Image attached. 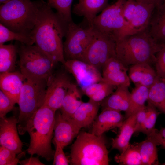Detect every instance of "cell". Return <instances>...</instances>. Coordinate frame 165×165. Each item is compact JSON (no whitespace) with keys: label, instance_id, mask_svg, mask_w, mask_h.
Wrapping results in <instances>:
<instances>
[{"label":"cell","instance_id":"obj_1","mask_svg":"<svg viewBox=\"0 0 165 165\" xmlns=\"http://www.w3.org/2000/svg\"><path fill=\"white\" fill-rule=\"evenodd\" d=\"M38 12L32 33L35 45L57 63L64 64V58L63 39L68 24L65 22L48 3L37 1Z\"/></svg>","mask_w":165,"mask_h":165},{"label":"cell","instance_id":"obj_2","mask_svg":"<svg viewBox=\"0 0 165 165\" xmlns=\"http://www.w3.org/2000/svg\"><path fill=\"white\" fill-rule=\"evenodd\" d=\"M165 44L156 42L150 35L148 28L116 40V57L127 67L142 63L152 65L155 64L156 54Z\"/></svg>","mask_w":165,"mask_h":165},{"label":"cell","instance_id":"obj_3","mask_svg":"<svg viewBox=\"0 0 165 165\" xmlns=\"http://www.w3.org/2000/svg\"><path fill=\"white\" fill-rule=\"evenodd\" d=\"M55 113L49 108L43 105L35 112L26 129L30 138L28 152L32 156L37 154L48 161L53 158L54 154L51 143Z\"/></svg>","mask_w":165,"mask_h":165},{"label":"cell","instance_id":"obj_4","mask_svg":"<svg viewBox=\"0 0 165 165\" xmlns=\"http://www.w3.org/2000/svg\"><path fill=\"white\" fill-rule=\"evenodd\" d=\"M38 12L37 1L10 0L0 6V23L15 32L33 34Z\"/></svg>","mask_w":165,"mask_h":165},{"label":"cell","instance_id":"obj_5","mask_svg":"<svg viewBox=\"0 0 165 165\" xmlns=\"http://www.w3.org/2000/svg\"><path fill=\"white\" fill-rule=\"evenodd\" d=\"M70 161L73 165H108V152L102 135L79 132L71 147Z\"/></svg>","mask_w":165,"mask_h":165},{"label":"cell","instance_id":"obj_6","mask_svg":"<svg viewBox=\"0 0 165 165\" xmlns=\"http://www.w3.org/2000/svg\"><path fill=\"white\" fill-rule=\"evenodd\" d=\"M47 80L36 78H26L19 97V114L17 129L20 135L24 134L27 124L35 112L43 105Z\"/></svg>","mask_w":165,"mask_h":165},{"label":"cell","instance_id":"obj_7","mask_svg":"<svg viewBox=\"0 0 165 165\" xmlns=\"http://www.w3.org/2000/svg\"><path fill=\"white\" fill-rule=\"evenodd\" d=\"M20 59L18 64L25 78H36L47 82L53 73L57 63L35 45H28L16 41Z\"/></svg>","mask_w":165,"mask_h":165},{"label":"cell","instance_id":"obj_8","mask_svg":"<svg viewBox=\"0 0 165 165\" xmlns=\"http://www.w3.org/2000/svg\"><path fill=\"white\" fill-rule=\"evenodd\" d=\"M155 7L153 4H146L135 0H126L123 10L125 24L116 40L148 29Z\"/></svg>","mask_w":165,"mask_h":165},{"label":"cell","instance_id":"obj_9","mask_svg":"<svg viewBox=\"0 0 165 165\" xmlns=\"http://www.w3.org/2000/svg\"><path fill=\"white\" fill-rule=\"evenodd\" d=\"M95 32L92 25L75 24L73 21L68 24L63 50L65 60H81L85 52L91 42Z\"/></svg>","mask_w":165,"mask_h":165},{"label":"cell","instance_id":"obj_10","mask_svg":"<svg viewBox=\"0 0 165 165\" xmlns=\"http://www.w3.org/2000/svg\"><path fill=\"white\" fill-rule=\"evenodd\" d=\"M94 29L95 32L92 40L81 61L99 71L102 69L109 60L116 57V41L111 36Z\"/></svg>","mask_w":165,"mask_h":165},{"label":"cell","instance_id":"obj_11","mask_svg":"<svg viewBox=\"0 0 165 165\" xmlns=\"http://www.w3.org/2000/svg\"><path fill=\"white\" fill-rule=\"evenodd\" d=\"M126 1L117 0L108 6L93 20L92 25L94 28L116 41L125 24L123 10Z\"/></svg>","mask_w":165,"mask_h":165},{"label":"cell","instance_id":"obj_12","mask_svg":"<svg viewBox=\"0 0 165 165\" xmlns=\"http://www.w3.org/2000/svg\"><path fill=\"white\" fill-rule=\"evenodd\" d=\"M72 82L66 72H61L53 73L47 82L43 105L55 112L60 109Z\"/></svg>","mask_w":165,"mask_h":165},{"label":"cell","instance_id":"obj_13","mask_svg":"<svg viewBox=\"0 0 165 165\" xmlns=\"http://www.w3.org/2000/svg\"><path fill=\"white\" fill-rule=\"evenodd\" d=\"M63 65L82 90L93 84L104 81L98 69L82 61L68 60Z\"/></svg>","mask_w":165,"mask_h":165},{"label":"cell","instance_id":"obj_14","mask_svg":"<svg viewBox=\"0 0 165 165\" xmlns=\"http://www.w3.org/2000/svg\"><path fill=\"white\" fill-rule=\"evenodd\" d=\"M17 123L18 118L15 116L0 118V145L16 155L22 152L23 146L18 133Z\"/></svg>","mask_w":165,"mask_h":165},{"label":"cell","instance_id":"obj_15","mask_svg":"<svg viewBox=\"0 0 165 165\" xmlns=\"http://www.w3.org/2000/svg\"><path fill=\"white\" fill-rule=\"evenodd\" d=\"M102 76L104 81L117 87L130 86V79L127 73V67L116 57L109 60L102 68Z\"/></svg>","mask_w":165,"mask_h":165},{"label":"cell","instance_id":"obj_16","mask_svg":"<svg viewBox=\"0 0 165 165\" xmlns=\"http://www.w3.org/2000/svg\"><path fill=\"white\" fill-rule=\"evenodd\" d=\"M80 129L70 119H66L61 112L55 113L53 140L58 142L64 148L77 137Z\"/></svg>","mask_w":165,"mask_h":165},{"label":"cell","instance_id":"obj_17","mask_svg":"<svg viewBox=\"0 0 165 165\" xmlns=\"http://www.w3.org/2000/svg\"><path fill=\"white\" fill-rule=\"evenodd\" d=\"M125 119L120 112L108 109H102L93 123L91 133L97 136H102L109 130L120 128Z\"/></svg>","mask_w":165,"mask_h":165},{"label":"cell","instance_id":"obj_18","mask_svg":"<svg viewBox=\"0 0 165 165\" xmlns=\"http://www.w3.org/2000/svg\"><path fill=\"white\" fill-rule=\"evenodd\" d=\"M25 79L21 72L15 71L0 73V90L15 104H18Z\"/></svg>","mask_w":165,"mask_h":165},{"label":"cell","instance_id":"obj_19","mask_svg":"<svg viewBox=\"0 0 165 165\" xmlns=\"http://www.w3.org/2000/svg\"><path fill=\"white\" fill-rule=\"evenodd\" d=\"M129 87L120 86L115 91L100 102L102 110L108 109L126 112L130 105V92Z\"/></svg>","mask_w":165,"mask_h":165},{"label":"cell","instance_id":"obj_20","mask_svg":"<svg viewBox=\"0 0 165 165\" xmlns=\"http://www.w3.org/2000/svg\"><path fill=\"white\" fill-rule=\"evenodd\" d=\"M128 75L135 86H143L148 88L153 83L157 76L155 70L151 65L146 63L130 66Z\"/></svg>","mask_w":165,"mask_h":165},{"label":"cell","instance_id":"obj_21","mask_svg":"<svg viewBox=\"0 0 165 165\" xmlns=\"http://www.w3.org/2000/svg\"><path fill=\"white\" fill-rule=\"evenodd\" d=\"M100 105V102L90 99L88 102H83L70 119L80 129L88 127L93 124L97 116Z\"/></svg>","mask_w":165,"mask_h":165},{"label":"cell","instance_id":"obj_22","mask_svg":"<svg viewBox=\"0 0 165 165\" xmlns=\"http://www.w3.org/2000/svg\"><path fill=\"white\" fill-rule=\"evenodd\" d=\"M108 0H78L74 6L72 12L84 17L88 24L92 25L97 14L108 6Z\"/></svg>","mask_w":165,"mask_h":165},{"label":"cell","instance_id":"obj_23","mask_svg":"<svg viewBox=\"0 0 165 165\" xmlns=\"http://www.w3.org/2000/svg\"><path fill=\"white\" fill-rule=\"evenodd\" d=\"M148 29L150 35L156 42L165 44V0L156 6Z\"/></svg>","mask_w":165,"mask_h":165},{"label":"cell","instance_id":"obj_24","mask_svg":"<svg viewBox=\"0 0 165 165\" xmlns=\"http://www.w3.org/2000/svg\"><path fill=\"white\" fill-rule=\"evenodd\" d=\"M155 128L144 141L138 143L142 165H158L157 146L160 145L156 136Z\"/></svg>","mask_w":165,"mask_h":165},{"label":"cell","instance_id":"obj_25","mask_svg":"<svg viewBox=\"0 0 165 165\" xmlns=\"http://www.w3.org/2000/svg\"><path fill=\"white\" fill-rule=\"evenodd\" d=\"M138 110L124 120L120 127V131L119 134L116 138L112 139V148L118 150L121 153L124 152L128 148L130 144V138L135 133V120Z\"/></svg>","mask_w":165,"mask_h":165},{"label":"cell","instance_id":"obj_26","mask_svg":"<svg viewBox=\"0 0 165 165\" xmlns=\"http://www.w3.org/2000/svg\"><path fill=\"white\" fill-rule=\"evenodd\" d=\"M83 102L77 85L72 83L62 101L60 112L64 117L71 119Z\"/></svg>","mask_w":165,"mask_h":165},{"label":"cell","instance_id":"obj_27","mask_svg":"<svg viewBox=\"0 0 165 165\" xmlns=\"http://www.w3.org/2000/svg\"><path fill=\"white\" fill-rule=\"evenodd\" d=\"M148 102L165 115V79L157 75L150 87Z\"/></svg>","mask_w":165,"mask_h":165},{"label":"cell","instance_id":"obj_28","mask_svg":"<svg viewBox=\"0 0 165 165\" xmlns=\"http://www.w3.org/2000/svg\"><path fill=\"white\" fill-rule=\"evenodd\" d=\"M17 53L15 45L0 44V73L15 71Z\"/></svg>","mask_w":165,"mask_h":165},{"label":"cell","instance_id":"obj_29","mask_svg":"<svg viewBox=\"0 0 165 165\" xmlns=\"http://www.w3.org/2000/svg\"><path fill=\"white\" fill-rule=\"evenodd\" d=\"M117 87L103 81L93 84L82 91L89 99L100 102L111 94Z\"/></svg>","mask_w":165,"mask_h":165},{"label":"cell","instance_id":"obj_30","mask_svg":"<svg viewBox=\"0 0 165 165\" xmlns=\"http://www.w3.org/2000/svg\"><path fill=\"white\" fill-rule=\"evenodd\" d=\"M149 88L143 86H135L130 93V102L128 109L125 112L126 119L137 110L145 106L147 101Z\"/></svg>","mask_w":165,"mask_h":165},{"label":"cell","instance_id":"obj_31","mask_svg":"<svg viewBox=\"0 0 165 165\" xmlns=\"http://www.w3.org/2000/svg\"><path fill=\"white\" fill-rule=\"evenodd\" d=\"M116 162L121 165H142L138 143L130 144L125 151L114 158Z\"/></svg>","mask_w":165,"mask_h":165},{"label":"cell","instance_id":"obj_32","mask_svg":"<svg viewBox=\"0 0 165 165\" xmlns=\"http://www.w3.org/2000/svg\"><path fill=\"white\" fill-rule=\"evenodd\" d=\"M14 40L28 45H32L35 43L33 34L15 32L0 23V44Z\"/></svg>","mask_w":165,"mask_h":165},{"label":"cell","instance_id":"obj_33","mask_svg":"<svg viewBox=\"0 0 165 165\" xmlns=\"http://www.w3.org/2000/svg\"><path fill=\"white\" fill-rule=\"evenodd\" d=\"M73 0H48L47 3L51 8L55 9L56 13L66 23L73 21L71 7Z\"/></svg>","mask_w":165,"mask_h":165},{"label":"cell","instance_id":"obj_34","mask_svg":"<svg viewBox=\"0 0 165 165\" xmlns=\"http://www.w3.org/2000/svg\"><path fill=\"white\" fill-rule=\"evenodd\" d=\"M147 115L142 132L149 135L155 129V126L157 118L160 114L157 109L152 104L148 103L146 106Z\"/></svg>","mask_w":165,"mask_h":165},{"label":"cell","instance_id":"obj_35","mask_svg":"<svg viewBox=\"0 0 165 165\" xmlns=\"http://www.w3.org/2000/svg\"><path fill=\"white\" fill-rule=\"evenodd\" d=\"M16 154L3 147H0V165H16L19 162Z\"/></svg>","mask_w":165,"mask_h":165},{"label":"cell","instance_id":"obj_36","mask_svg":"<svg viewBox=\"0 0 165 165\" xmlns=\"http://www.w3.org/2000/svg\"><path fill=\"white\" fill-rule=\"evenodd\" d=\"M154 64L157 75L165 79V44L156 54Z\"/></svg>","mask_w":165,"mask_h":165},{"label":"cell","instance_id":"obj_37","mask_svg":"<svg viewBox=\"0 0 165 165\" xmlns=\"http://www.w3.org/2000/svg\"><path fill=\"white\" fill-rule=\"evenodd\" d=\"M15 103L1 90H0V117L6 114L14 109Z\"/></svg>","mask_w":165,"mask_h":165},{"label":"cell","instance_id":"obj_38","mask_svg":"<svg viewBox=\"0 0 165 165\" xmlns=\"http://www.w3.org/2000/svg\"><path fill=\"white\" fill-rule=\"evenodd\" d=\"M53 141L55 147L53 165H69V161L63 151L64 148L57 141L53 140Z\"/></svg>","mask_w":165,"mask_h":165},{"label":"cell","instance_id":"obj_39","mask_svg":"<svg viewBox=\"0 0 165 165\" xmlns=\"http://www.w3.org/2000/svg\"><path fill=\"white\" fill-rule=\"evenodd\" d=\"M147 115L146 106H145L138 110L135 120V133L142 132Z\"/></svg>","mask_w":165,"mask_h":165},{"label":"cell","instance_id":"obj_40","mask_svg":"<svg viewBox=\"0 0 165 165\" xmlns=\"http://www.w3.org/2000/svg\"><path fill=\"white\" fill-rule=\"evenodd\" d=\"M19 163L22 165H44L38 157L31 156L29 158L20 161Z\"/></svg>","mask_w":165,"mask_h":165},{"label":"cell","instance_id":"obj_41","mask_svg":"<svg viewBox=\"0 0 165 165\" xmlns=\"http://www.w3.org/2000/svg\"><path fill=\"white\" fill-rule=\"evenodd\" d=\"M156 136L160 145L165 149V127H161L160 130L157 129ZM162 165H165V162Z\"/></svg>","mask_w":165,"mask_h":165},{"label":"cell","instance_id":"obj_42","mask_svg":"<svg viewBox=\"0 0 165 165\" xmlns=\"http://www.w3.org/2000/svg\"><path fill=\"white\" fill-rule=\"evenodd\" d=\"M138 2L142 3L148 4H153L157 6L160 4L163 0H135Z\"/></svg>","mask_w":165,"mask_h":165},{"label":"cell","instance_id":"obj_43","mask_svg":"<svg viewBox=\"0 0 165 165\" xmlns=\"http://www.w3.org/2000/svg\"><path fill=\"white\" fill-rule=\"evenodd\" d=\"M10 0H0V4L4 3Z\"/></svg>","mask_w":165,"mask_h":165}]
</instances>
